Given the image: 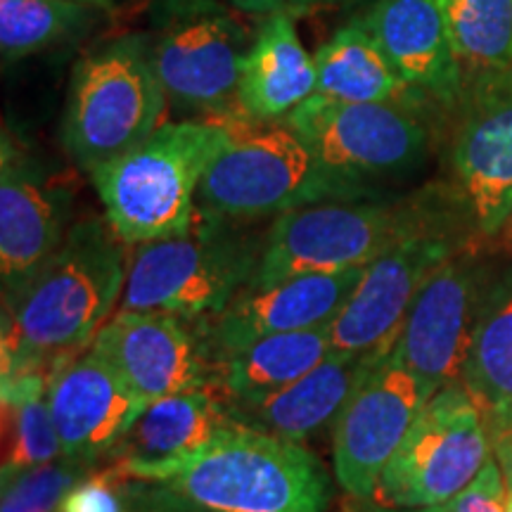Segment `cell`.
Here are the masks:
<instances>
[{
	"mask_svg": "<svg viewBox=\"0 0 512 512\" xmlns=\"http://www.w3.org/2000/svg\"><path fill=\"white\" fill-rule=\"evenodd\" d=\"M95 12L72 0H0V55L15 64L72 41L93 24Z\"/></svg>",
	"mask_w": 512,
	"mask_h": 512,
	"instance_id": "obj_27",
	"label": "cell"
},
{
	"mask_svg": "<svg viewBox=\"0 0 512 512\" xmlns=\"http://www.w3.org/2000/svg\"><path fill=\"white\" fill-rule=\"evenodd\" d=\"M491 441H494V458L503 477L505 505H508V512H512V434H491Z\"/></svg>",
	"mask_w": 512,
	"mask_h": 512,
	"instance_id": "obj_33",
	"label": "cell"
},
{
	"mask_svg": "<svg viewBox=\"0 0 512 512\" xmlns=\"http://www.w3.org/2000/svg\"><path fill=\"white\" fill-rule=\"evenodd\" d=\"M470 230L475 228L463 207L413 202L399 235L366 266L347 306L330 325L335 351L387 354L415 297L441 264L467 249Z\"/></svg>",
	"mask_w": 512,
	"mask_h": 512,
	"instance_id": "obj_6",
	"label": "cell"
},
{
	"mask_svg": "<svg viewBox=\"0 0 512 512\" xmlns=\"http://www.w3.org/2000/svg\"><path fill=\"white\" fill-rule=\"evenodd\" d=\"M342 512H444L441 508H389V505H380L373 501H356L349 498L342 505Z\"/></svg>",
	"mask_w": 512,
	"mask_h": 512,
	"instance_id": "obj_34",
	"label": "cell"
},
{
	"mask_svg": "<svg viewBox=\"0 0 512 512\" xmlns=\"http://www.w3.org/2000/svg\"><path fill=\"white\" fill-rule=\"evenodd\" d=\"M413 202L323 200L275 216L264 233L252 285L297 275H328L366 268L389 247Z\"/></svg>",
	"mask_w": 512,
	"mask_h": 512,
	"instance_id": "obj_11",
	"label": "cell"
},
{
	"mask_svg": "<svg viewBox=\"0 0 512 512\" xmlns=\"http://www.w3.org/2000/svg\"><path fill=\"white\" fill-rule=\"evenodd\" d=\"M197 209L188 233L131 247L119 309L169 313L188 323L214 320L252 285L264 235Z\"/></svg>",
	"mask_w": 512,
	"mask_h": 512,
	"instance_id": "obj_4",
	"label": "cell"
},
{
	"mask_svg": "<svg viewBox=\"0 0 512 512\" xmlns=\"http://www.w3.org/2000/svg\"><path fill=\"white\" fill-rule=\"evenodd\" d=\"M505 228H508V230H510V235H512V216H510V221H508V226H505Z\"/></svg>",
	"mask_w": 512,
	"mask_h": 512,
	"instance_id": "obj_37",
	"label": "cell"
},
{
	"mask_svg": "<svg viewBox=\"0 0 512 512\" xmlns=\"http://www.w3.org/2000/svg\"><path fill=\"white\" fill-rule=\"evenodd\" d=\"M48 403L62 456L102 465L131 432L147 403L95 349L50 370Z\"/></svg>",
	"mask_w": 512,
	"mask_h": 512,
	"instance_id": "obj_17",
	"label": "cell"
},
{
	"mask_svg": "<svg viewBox=\"0 0 512 512\" xmlns=\"http://www.w3.org/2000/svg\"><path fill=\"white\" fill-rule=\"evenodd\" d=\"M50 373H22L3 377V467L0 479L19 475L62 458L53 415L48 403Z\"/></svg>",
	"mask_w": 512,
	"mask_h": 512,
	"instance_id": "obj_26",
	"label": "cell"
},
{
	"mask_svg": "<svg viewBox=\"0 0 512 512\" xmlns=\"http://www.w3.org/2000/svg\"><path fill=\"white\" fill-rule=\"evenodd\" d=\"M285 124L304 140L342 200H361L370 183L408 174L427 155L425 126L406 105L313 95Z\"/></svg>",
	"mask_w": 512,
	"mask_h": 512,
	"instance_id": "obj_9",
	"label": "cell"
},
{
	"mask_svg": "<svg viewBox=\"0 0 512 512\" xmlns=\"http://www.w3.org/2000/svg\"><path fill=\"white\" fill-rule=\"evenodd\" d=\"M238 119L164 121L136 150L88 174L107 223L126 247L188 233L204 171Z\"/></svg>",
	"mask_w": 512,
	"mask_h": 512,
	"instance_id": "obj_3",
	"label": "cell"
},
{
	"mask_svg": "<svg viewBox=\"0 0 512 512\" xmlns=\"http://www.w3.org/2000/svg\"><path fill=\"white\" fill-rule=\"evenodd\" d=\"M72 3L88 5V8H93V10H112L117 0H72Z\"/></svg>",
	"mask_w": 512,
	"mask_h": 512,
	"instance_id": "obj_36",
	"label": "cell"
},
{
	"mask_svg": "<svg viewBox=\"0 0 512 512\" xmlns=\"http://www.w3.org/2000/svg\"><path fill=\"white\" fill-rule=\"evenodd\" d=\"M382 356L384 351H370V354L332 351L320 366L299 377L297 382L287 384L285 389L266 399L230 411L240 425L304 444L337 420L356 384Z\"/></svg>",
	"mask_w": 512,
	"mask_h": 512,
	"instance_id": "obj_21",
	"label": "cell"
},
{
	"mask_svg": "<svg viewBox=\"0 0 512 512\" xmlns=\"http://www.w3.org/2000/svg\"><path fill=\"white\" fill-rule=\"evenodd\" d=\"M363 0H230L235 10L245 12V15L268 17V15H290L302 17L320 10H342L354 8Z\"/></svg>",
	"mask_w": 512,
	"mask_h": 512,
	"instance_id": "obj_32",
	"label": "cell"
},
{
	"mask_svg": "<svg viewBox=\"0 0 512 512\" xmlns=\"http://www.w3.org/2000/svg\"><path fill=\"white\" fill-rule=\"evenodd\" d=\"M491 434H512V411L489 418Z\"/></svg>",
	"mask_w": 512,
	"mask_h": 512,
	"instance_id": "obj_35",
	"label": "cell"
},
{
	"mask_svg": "<svg viewBox=\"0 0 512 512\" xmlns=\"http://www.w3.org/2000/svg\"><path fill=\"white\" fill-rule=\"evenodd\" d=\"M458 204L482 238L512 216V74L477 81L453 145Z\"/></svg>",
	"mask_w": 512,
	"mask_h": 512,
	"instance_id": "obj_16",
	"label": "cell"
},
{
	"mask_svg": "<svg viewBox=\"0 0 512 512\" xmlns=\"http://www.w3.org/2000/svg\"><path fill=\"white\" fill-rule=\"evenodd\" d=\"M60 512H209L171 486L124 475L117 465L102 463L74 484Z\"/></svg>",
	"mask_w": 512,
	"mask_h": 512,
	"instance_id": "obj_29",
	"label": "cell"
},
{
	"mask_svg": "<svg viewBox=\"0 0 512 512\" xmlns=\"http://www.w3.org/2000/svg\"><path fill=\"white\" fill-rule=\"evenodd\" d=\"M230 425H235L233 411L216 387L166 396L147 403L136 425L105 463H114L121 470L171 463L197 451Z\"/></svg>",
	"mask_w": 512,
	"mask_h": 512,
	"instance_id": "obj_22",
	"label": "cell"
},
{
	"mask_svg": "<svg viewBox=\"0 0 512 512\" xmlns=\"http://www.w3.org/2000/svg\"><path fill=\"white\" fill-rule=\"evenodd\" d=\"M486 275L470 247L451 256L415 297L389 349L430 399L448 384H463Z\"/></svg>",
	"mask_w": 512,
	"mask_h": 512,
	"instance_id": "obj_13",
	"label": "cell"
},
{
	"mask_svg": "<svg viewBox=\"0 0 512 512\" xmlns=\"http://www.w3.org/2000/svg\"><path fill=\"white\" fill-rule=\"evenodd\" d=\"M128 275L126 245L107 219L83 216L62 247L19 290L3 297L0 380L50 373L93 344L121 304Z\"/></svg>",
	"mask_w": 512,
	"mask_h": 512,
	"instance_id": "obj_1",
	"label": "cell"
},
{
	"mask_svg": "<svg viewBox=\"0 0 512 512\" xmlns=\"http://www.w3.org/2000/svg\"><path fill=\"white\" fill-rule=\"evenodd\" d=\"M91 349L145 403L214 387V354L200 325L157 311H114Z\"/></svg>",
	"mask_w": 512,
	"mask_h": 512,
	"instance_id": "obj_15",
	"label": "cell"
},
{
	"mask_svg": "<svg viewBox=\"0 0 512 512\" xmlns=\"http://www.w3.org/2000/svg\"><path fill=\"white\" fill-rule=\"evenodd\" d=\"M147 48L169 105L202 119H238V83L252 36L221 0H155Z\"/></svg>",
	"mask_w": 512,
	"mask_h": 512,
	"instance_id": "obj_7",
	"label": "cell"
},
{
	"mask_svg": "<svg viewBox=\"0 0 512 512\" xmlns=\"http://www.w3.org/2000/svg\"><path fill=\"white\" fill-rule=\"evenodd\" d=\"M446 12L463 72L512 74V0H446Z\"/></svg>",
	"mask_w": 512,
	"mask_h": 512,
	"instance_id": "obj_28",
	"label": "cell"
},
{
	"mask_svg": "<svg viewBox=\"0 0 512 512\" xmlns=\"http://www.w3.org/2000/svg\"><path fill=\"white\" fill-rule=\"evenodd\" d=\"M169 107L145 34H121L74 64L62 114V145L81 171L128 155L164 124Z\"/></svg>",
	"mask_w": 512,
	"mask_h": 512,
	"instance_id": "obj_5",
	"label": "cell"
},
{
	"mask_svg": "<svg viewBox=\"0 0 512 512\" xmlns=\"http://www.w3.org/2000/svg\"><path fill=\"white\" fill-rule=\"evenodd\" d=\"M366 268L328 275H297L271 285H247L209 323L200 325L211 354H223L256 339L328 328L361 283Z\"/></svg>",
	"mask_w": 512,
	"mask_h": 512,
	"instance_id": "obj_18",
	"label": "cell"
},
{
	"mask_svg": "<svg viewBox=\"0 0 512 512\" xmlns=\"http://www.w3.org/2000/svg\"><path fill=\"white\" fill-rule=\"evenodd\" d=\"M439 508L444 512H508L503 477L496 458H491L484 465V470L456 498H451L446 505H439Z\"/></svg>",
	"mask_w": 512,
	"mask_h": 512,
	"instance_id": "obj_31",
	"label": "cell"
},
{
	"mask_svg": "<svg viewBox=\"0 0 512 512\" xmlns=\"http://www.w3.org/2000/svg\"><path fill=\"white\" fill-rule=\"evenodd\" d=\"M463 387L486 418L512 411V261L486 275Z\"/></svg>",
	"mask_w": 512,
	"mask_h": 512,
	"instance_id": "obj_25",
	"label": "cell"
},
{
	"mask_svg": "<svg viewBox=\"0 0 512 512\" xmlns=\"http://www.w3.org/2000/svg\"><path fill=\"white\" fill-rule=\"evenodd\" d=\"M318 91L316 57L304 48L290 15H268L252 36L238 83V112L254 124H275Z\"/></svg>",
	"mask_w": 512,
	"mask_h": 512,
	"instance_id": "obj_20",
	"label": "cell"
},
{
	"mask_svg": "<svg viewBox=\"0 0 512 512\" xmlns=\"http://www.w3.org/2000/svg\"><path fill=\"white\" fill-rule=\"evenodd\" d=\"M494 458L489 418L463 384L425 403L377 482L373 503L439 508L456 498Z\"/></svg>",
	"mask_w": 512,
	"mask_h": 512,
	"instance_id": "obj_10",
	"label": "cell"
},
{
	"mask_svg": "<svg viewBox=\"0 0 512 512\" xmlns=\"http://www.w3.org/2000/svg\"><path fill=\"white\" fill-rule=\"evenodd\" d=\"M323 200L342 197L285 121H235L197 190V209L233 221L280 216Z\"/></svg>",
	"mask_w": 512,
	"mask_h": 512,
	"instance_id": "obj_8",
	"label": "cell"
},
{
	"mask_svg": "<svg viewBox=\"0 0 512 512\" xmlns=\"http://www.w3.org/2000/svg\"><path fill=\"white\" fill-rule=\"evenodd\" d=\"M332 351L330 325L256 339L214 356V387L226 396L230 408L247 406L311 373Z\"/></svg>",
	"mask_w": 512,
	"mask_h": 512,
	"instance_id": "obj_23",
	"label": "cell"
},
{
	"mask_svg": "<svg viewBox=\"0 0 512 512\" xmlns=\"http://www.w3.org/2000/svg\"><path fill=\"white\" fill-rule=\"evenodd\" d=\"M361 19L408 86L441 105L463 98L465 72L446 0H375Z\"/></svg>",
	"mask_w": 512,
	"mask_h": 512,
	"instance_id": "obj_19",
	"label": "cell"
},
{
	"mask_svg": "<svg viewBox=\"0 0 512 512\" xmlns=\"http://www.w3.org/2000/svg\"><path fill=\"white\" fill-rule=\"evenodd\" d=\"M316 95L339 102H384L406 105L413 86L399 74L361 17L339 27L316 53Z\"/></svg>",
	"mask_w": 512,
	"mask_h": 512,
	"instance_id": "obj_24",
	"label": "cell"
},
{
	"mask_svg": "<svg viewBox=\"0 0 512 512\" xmlns=\"http://www.w3.org/2000/svg\"><path fill=\"white\" fill-rule=\"evenodd\" d=\"M121 472L171 486L209 512H325L332 501V479L309 448L240 422L188 456Z\"/></svg>",
	"mask_w": 512,
	"mask_h": 512,
	"instance_id": "obj_2",
	"label": "cell"
},
{
	"mask_svg": "<svg viewBox=\"0 0 512 512\" xmlns=\"http://www.w3.org/2000/svg\"><path fill=\"white\" fill-rule=\"evenodd\" d=\"M91 463L74 458H57L53 463L19 475L3 484L0 512H60L64 496L93 470Z\"/></svg>",
	"mask_w": 512,
	"mask_h": 512,
	"instance_id": "obj_30",
	"label": "cell"
},
{
	"mask_svg": "<svg viewBox=\"0 0 512 512\" xmlns=\"http://www.w3.org/2000/svg\"><path fill=\"white\" fill-rule=\"evenodd\" d=\"M74 185L50 171L5 126L0 143V280L19 290L62 247L72 223Z\"/></svg>",
	"mask_w": 512,
	"mask_h": 512,
	"instance_id": "obj_14",
	"label": "cell"
},
{
	"mask_svg": "<svg viewBox=\"0 0 512 512\" xmlns=\"http://www.w3.org/2000/svg\"><path fill=\"white\" fill-rule=\"evenodd\" d=\"M427 401L418 377L392 351L377 358L339 411L332 432L335 482L344 494L373 501L384 467Z\"/></svg>",
	"mask_w": 512,
	"mask_h": 512,
	"instance_id": "obj_12",
	"label": "cell"
}]
</instances>
